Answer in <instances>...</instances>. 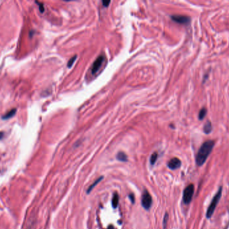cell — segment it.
Returning <instances> with one entry per match:
<instances>
[{"label": "cell", "instance_id": "1", "mask_svg": "<svg viewBox=\"0 0 229 229\" xmlns=\"http://www.w3.org/2000/svg\"><path fill=\"white\" fill-rule=\"evenodd\" d=\"M214 146V141L212 140L207 141L203 143L200 147L196 157V162L197 165L202 166L206 161L208 157L212 152Z\"/></svg>", "mask_w": 229, "mask_h": 229}, {"label": "cell", "instance_id": "2", "mask_svg": "<svg viewBox=\"0 0 229 229\" xmlns=\"http://www.w3.org/2000/svg\"><path fill=\"white\" fill-rule=\"evenodd\" d=\"M221 196H222V187H220V188H219V190H218V192H217L216 194L215 195L214 198H213L212 202H211L210 206L208 207V210H207L206 212L207 218H210L211 216H212L213 213H214L215 209H216L217 204H218V202L221 198Z\"/></svg>", "mask_w": 229, "mask_h": 229}, {"label": "cell", "instance_id": "3", "mask_svg": "<svg viewBox=\"0 0 229 229\" xmlns=\"http://www.w3.org/2000/svg\"><path fill=\"white\" fill-rule=\"evenodd\" d=\"M194 193V186L193 184L189 185L188 186H187L184 191V194H183V202L184 204H188L189 203H190L191 200H192L193 195Z\"/></svg>", "mask_w": 229, "mask_h": 229}, {"label": "cell", "instance_id": "4", "mask_svg": "<svg viewBox=\"0 0 229 229\" xmlns=\"http://www.w3.org/2000/svg\"><path fill=\"white\" fill-rule=\"evenodd\" d=\"M141 204L145 210H149L151 208V204H152V198L147 190H145L142 195Z\"/></svg>", "mask_w": 229, "mask_h": 229}, {"label": "cell", "instance_id": "5", "mask_svg": "<svg viewBox=\"0 0 229 229\" xmlns=\"http://www.w3.org/2000/svg\"><path fill=\"white\" fill-rule=\"evenodd\" d=\"M104 60V56L101 55L95 61V62L93 63L92 65V67H91V73H92V74H95L99 71Z\"/></svg>", "mask_w": 229, "mask_h": 229}, {"label": "cell", "instance_id": "6", "mask_svg": "<svg viewBox=\"0 0 229 229\" xmlns=\"http://www.w3.org/2000/svg\"><path fill=\"white\" fill-rule=\"evenodd\" d=\"M172 19L175 22L180 24H189L190 22V18L186 16H181V15H174L171 16Z\"/></svg>", "mask_w": 229, "mask_h": 229}, {"label": "cell", "instance_id": "7", "mask_svg": "<svg viewBox=\"0 0 229 229\" xmlns=\"http://www.w3.org/2000/svg\"><path fill=\"white\" fill-rule=\"evenodd\" d=\"M168 166L170 169H173V170L178 169L181 166V161L179 159L175 157L169 161Z\"/></svg>", "mask_w": 229, "mask_h": 229}, {"label": "cell", "instance_id": "8", "mask_svg": "<svg viewBox=\"0 0 229 229\" xmlns=\"http://www.w3.org/2000/svg\"><path fill=\"white\" fill-rule=\"evenodd\" d=\"M203 130H204V132L206 133V134H209V133L212 131V124H211V122H210V121H208V122H207L206 124H204Z\"/></svg>", "mask_w": 229, "mask_h": 229}, {"label": "cell", "instance_id": "9", "mask_svg": "<svg viewBox=\"0 0 229 229\" xmlns=\"http://www.w3.org/2000/svg\"><path fill=\"white\" fill-rule=\"evenodd\" d=\"M117 159H118L119 161L125 162V161H127V156L126 155V154L123 152H119L118 153V154L117 155Z\"/></svg>", "mask_w": 229, "mask_h": 229}, {"label": "cell", "instance_id": "10", "mask_svg": "<svg viewBox=\"0 0 229 229\" xmlns=\"http://www.w3.org/2000/svg\"><path fill=\"white\" fill-rule=\"evenodd\" d=\"M119 204V196L117 193H115L112 199V206L114 208H117Z\"/></svg>", "mask_w": 229, "mask_h": 229}, {"label": "cell", "instance_id": "11", "mask_svg": "<svg viewBox=\"0 0 229 229\" xmlns=\"http://www.w3.org/2000/svg\"><path fill=\"white\" fill-rule=\"evenodd\" d=\"M206 113H207V109L206 108L203 107V108L201 109V110L200 111V112H199V114H198L199 120H203V119L204 118V117L206 116Z\"/></svg>", "mask_w": 229, "mask_h": 229}, {"label": "cell", "instance_id": "12", "mask_svg": "<svg viewBox=\"0 0 229 229\" xmlns=\"http://www.w3.org/2000/svg\"><path fill=\"white\" fill-rule=\"evenodd\" d=\"M15 111H16V109H13L10 110L9 111H8L6 114L5 115V116H3L2 117L3 119H8V118H10L11 117H12L13 115L15 113Z\"/></svg>", "mask_w": 229, "mask_h": 229}, {"label": "cell", "instance_id": "13", "mask_svg": "<svg viewBox=\"0 0 229 229\" xmlns=\"http://www.w3.org/2000/svg\"><path fill=\"white\" fill-rule=\"evenodd\" d=\"M102 179H103V177H101L100 178L97 179V180L96 181H95V182H94V184H93L92 185H91V186L90 187H89V188L88 189V190H87V194H89V193H90V192H91V190H92L95 187L97 186V184H98V183H99V182H101V180H102Z\"/></svg>", "mask_w": 229, "mask_h": 229}, {"label": "cell", "instance_id": "14", "mask_svg": "<svg viewBox=\"0 0 229 229\" xmlns=\"http://www.w3.org/2000/svg\"><path fill=\"white\" fill-rule=\"evenodd\" d=\"M158 153L155 152L153 153L152 155H151V156L150 157V163L151 165H154L155 163L156 162L157 159H158Z\"/></svg>", "mask_w": 229, "mask_h": 229}, {"label": "cell", "instance_id": "15", "mask_svg": "<svg viewBox=\"0 0 229 229\" xmlns=\"http://www.w3.org/2000/svg\"><path fill=\"white\" fill-rule=\"evenodd\" d=\"M77 56L75 55V56H74L73 58H71V59H70L68 62V65H67L68 67L69 68H70V67H71L72 66H73V65L74 64V63H75V61H76V59H77Z\"/></svg>", "mask_w": 229, "mask_h": 229}, {"label": "cell", "instance_id": "16", "mask_svg": "<svg viewBox=\"0 0 229 229\" xmlns=\"http://www.w3.org/2000/svg\"><path fill=\"white\" fill-rule=\"evenodd\" d=\"M168 214H165V216L164 218V221H163V224H164V228H165L166 226V224H167V222H168Z\"/></svg>", "mask_w": 229, "mask_h": 229}, {"label": "cell", "instance_id": "17", "mask_svg": "<svg viewBox=\"0 0 229 229\" xmlns=\"http://www.w3.org/2000/svg\"><path fill=\"white\" fill-rule=\"evenodd\" d=\"M111 2L109 1H103V5H104V6H105V7H107V6H108V5Z\"/></svg>", "mask_w": 229, "mask_h": 229}, {"label": "cell", "instance_id": "18", "mask_svg": "<svg viewBox=\"0 0 229 229\" xmlns=\"http://www.w3.org/2000/svg\"><path fill=\"white\" fill-rule=\"evenodd\" d=\"M40 11L41 12H43L44 11V7H43V5L42 4H40Z\"/></svg>", "mask_w": 229, "mask_h": 229}, {"label": "cell", "instance_id": "19", "mask_svg": "<svg viewBox=\"0 0 229 229\" xmlns=\"http://www.w3.org/2000/svg\"><path fill=\"white\" fill-rule=\"evenodd\" d=\"M129 198H130L131 199V202H134V198H133V195H130V196H129Z\"/></svg>", "mask_w": 229, "mask_h": 229}, {"label": "cell", "instance_id": "20", "mask_svg": "<svg viewBox=\"0 0 229 229\" xmlns=\"http://www.w3.org/2000/svg\"><path fill=\"white\" fill-rule=\"evenodd\" d=\"M3 136V133L1 132H0V139L2 138Z\"/></svg>", "mask_w": 229, "mask_h": 229}]
</instances>
